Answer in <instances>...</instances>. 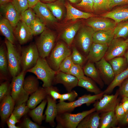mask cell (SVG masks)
I'll return each mask as SVG.
<instances>
[{
  "label": "cell",
  "instance_id": "obj_1",
  "mask_svg": "<svg viewBox=\"0 0 128 128\" xmlns=\"http://www.w3.org/2000/svg\"><path fill=\"white\" fill-rule=\"evenodd\" d=\"M27 72L34 73L38 79L41 80L43 82L42 86L44 88L52 85L56 73L49 66L46 58L40 57L35 65Z\"/></svg>",
  "mask_w": 128,
  "mask_h": 128
},
{
  "label": "cell",
  "instance_id": "obj_2",
  "mask_svg": "<svg viewBox=\"0 0 128 128\" xmlns=\"http://www.w3.org/2000/svg\"><path fill=\"white\" fill-rule=\"evenodd\" d=\"M5 43L7 51L8 69L12 77L18 75L21 72V48L17 47L5 38Z\"/></svg>",
  "mask_w": 128,
  "mask_h": 128
},
{
  "label": "cell",
  "instance_id": "obj_3",
  "mask_svg": "<svg viewBox=\"0 0 128 128\" xmlns=\"http://www.w3.org/2000/svg\"><path fill=\"white\" fill-rule=\"evenodd\" d=\"M64 42L59 41L55 45L49 55L46 58L50 67L56 71H58L60 64L71 54V49Z\"/></svg>",
  "mask_w": 128,
  "mask_h": 128
},
{
  "label": "cell",
  "instance_id": "obj_4",
  "mask_svg": "<svg viewBox=\"0 0 128 128\" xmlns=\"http://www.w3.org/2000/svg\"><path fill=\"white\" fill-rule=\"evenodd\" d=\"M96 111L94 107L89 110L77 114H72L69 112L58 114L56 118L57 124L56 128H76L86 116Z\"/></svg>",
  "mask_w": 128,
  "mask_h": 128
},
{
  "label": "cell",
  "instance_id": "obj_5",
  "mask_svg": "<svg viewBox=\"0 0 128 128\" xmlns=\"http://www.w3.org/2000/svg\"><path fill=\"white\" fill-rule=\"evenodd\" d=\"M79 29L75 39V46H74L86 57L93 42V37L95 32L88 26H83Z\"/></svg>",
  "mask_w": 128,
  "mask_h": 128
},
{
  "label": "cell",
  "instance_id": "obj_6",
  "mask_svg": "<svg viewBox=\"0 0 128 128\" xmlns=\"http://www.w3.org/2000/svg\"><path fill=\"white\" fill-rule=\"evenodd\" d=\"M104 94L103 91L100 94L93 95L90 94L84 95L79 97L77 100L72 102H59L57 104L58 114L69 112L76 107L84 104L88 106L96 100L101 98Z\"/></svg>",
  "mask_w": 128,
  "mask_h": 128
},
{
  "label": "cell",
  "instance_id": "obj_7",
  "mask_svg": "<svg viewBox=\"0 0 128 128\" xmlns=\"http://www.w3.org/2000/svg\"><path fill=\"white\" fill-rule=\"evenodd\" d=\"M56 36L52 31L45 29L37 39L35 43L40 57L46 58L54 48Z\"/></svg>",
  "mask_w": 128,
  "mask_h": 128
},
{
  "label": "cell",
  "instance_id": "obj_8",
  "mask_svg": "<svg viewBox=\"0 0 128 128\" xmlns=\"http://www.w3.org/2000/svg\"><path fill=\"white\" fill-rule=\"evenodd\" d=\"M26 72L22 71L18 75L12 77L10 84L11 95L17 105L25 102L28 99L29 95L25 91L23 87Z\"/></svg>",
  "mask_w": 128,
  "mask_h": 128
},
{
  "label": "cell",
  "instance_id": "obj_9",
  "mask_svg": "<svg viewBox=\"0 0 128 128\" xmlns=\"http://www.w3.org/2000/svg\"><path fill=\"white\" fill-rule=\"evenodd\" d=\"M40 57L35 44L32 43L21 48L22 71L27 72L36 64Z\"/></svg>",
  "mask_w": 128,
  "mask_h": 128
},
{
  "label": "cell",
  "instance_id": "obj_10",
  "mask_svg": "<svg viewBox=\"0 0 128 128\" xmlns=\"http://www.w3.org/2000/svg\"><path fill=\"white\" fill-rule=\"evenodd\" d=\"M128 48V43L119 38H114L108 45L104 57L108 61L114 58L122 57Z\"/></svg>",
  "mask_w": 128,
  "mask_h": 128
},
{
  "label": "cell",
  "instance_id": "obj_11",
  "mask_svg": "<svg viewBox=\"0 0 128 128\" xmlns=\"http://www.w3.org/2000/svg\"><path fill=\"white\" fill-rule=\"evenodd\" d=\"M119 94V91L114 95L104 94L102 98L94 105L96 112L104 113L114 110L115 107L119 103L118 97Z\"/></svg>",
  "mask_w": 128,
  "mask_h": 128
},
{
  "label": "cell",
  "instance_id": "obj_12",
  "mask_svg": "<svg viewBox=\"0 0 128 128\" xmlns=\"http://www.w3.org/2000/svg\"><path fill=\"white\" fill-rule=\"evenodd\" d=\"M106 18L94 17L87 19L86 23L94 32L99 31H106L114 30L117 24L113 20Z\"/></svg>",
  "mask_w": 128,
  "mask_h": 128
},
{
  "label": "cell",
  "instance_id": "obj_13",
  "mask_svg": "<svg viewBox=\"0 0 128 128\" xmlns=\"http://www.w3.org/2000/svg\"><path fill=\"white\" fill-rule=\"evenodd\" d=\"M14 34L20 44H26L32 39L33 35L30 27L20 20L14 27Z\"/></svg>",
  "mask_w": 128,
  "mask_h": 128
},
{
  "label": "cell",
  "instance_id": "obj_14",
  "mask_svg": "<svg viewBox=\"0 0 128 128\" xmlns=\"http://www.w3.org/2000/svg\"><path fill=\"white\" fill-rule=\"evenodd\" d=\"M37 16L45 25L52 24L57 21L46 4L40 1L32 8Z\"/></svg>",
  "mask_w": 128,
  "mask_h": 128
},
{
  "label": "cell",
  "instance_id": "obj_15",
  "mask_svg": "<svg viewBox=\"0 0 128 128\" xmlns=\"http://www.w3.org/2000/svg\"><path fill=\"white\" fill-rule=\"evenodd\" d=\"M78 79L73 75L58 71L56 72L53 83L62 84L68 92L78 86Z\"/></svg>",
  "mask_w": 128,
  "mask_h": 128
},
{
  "label": "cell",
  "instance_id": "obj_16",
  "mask_svg": "<svg viewBox=\"0 0 128 128\" xmlns=\"http://www.w3.org/2000/svg\"><path fill=\"white\" fill-rule=\"evenodd\" d=\"M0 12L3 17L8 20L13 27L20 20V15L11 2L0 5Z\"/></svg>",
  "mask_w": 128,
  "mask_h": 128
},
{
  "label": "cell",
  "instance_id": "obj_17",
  "mask_svg": "<svg viewBox=\"0 0 128 128\" xmlns=\"http://www.w3.org/2000/svg\"><path fill=\"white\" fill-rule=\"evenodd\" d=\"M95 63L96 67L104 81L106 83L110 82V83L114 79L115 75L110 64L104 57Z\"/></svg>",
  "mask_w": 128,
  "mask_h": 128
},
{
  "label": "cell",
  "instance_id": "obj_18",
  "mask_svg": "<svg viewBox=\"0 0 128 128\" xmlns=\"http://www.w3.org/2000/svg\"><path fill=\"white\" fill-rule=\"evenodd\" d=\"M108 45L93 42L86 58L88 61L96 63L105 56Z\"/></svg>",
  "mask_w": 128,
  "mask_h": 128
},
{
  "label": "cell",
  "instance_id": "obj_19",
  "mask_svg": "<svg viewBox=\"0 0 128 128\" xmlns=\"http://www.w3.org/2000/svg\"><path fill=\"white\" fill-rule=\"evenodd\" d=\"M46 99L47 105L45 112L46 121L54 127L55 126L54 120L58 114L56 100L48 95Z\"/></svg>",
  "mask_w": 128,
  "mask_h": 128
},
{
  "label": "cell",
  "instance_id": "obj_20",
  "mask_svg": "<svg viewBox=\"0 0 128 128\" xmlns=\"http://www.w3.org/2000/svg\"><path fill=\"white\" fill-rule=\"evenodd\" d=\"M0 104V116L2 121L5 122L13 112L15 102L10 95L5 97Z\"/></svg>",
  "mask_w": 128,
  "mask_h": 128
},
{
  "label": "cell",
  "instance_id": "obj_21",
  "mask_svg": "<svg viewBox=\"0 0 128 128\" xmlns=\"http://www.w3.org/2000/svg\"><path fill=\"white\" fill-rule=\"evenodd\" d=\"M66 10V19L67 20H75L79 18L87 19L94 17L91 13L81 11L72 6L68 2L65 3Z\"/></svg>",
  "mask_w": 128,
  "mask_h": 128
},
{
  "label": "cell",
  "instance_id": "obj_22",
  "mask_svg": "<svg viewBox=\"0 0 128 128\" xmlns=\"http://www.w3.org/2000/svg\"><path fill=\"white\" fill-rule=\"evenodd\" d=\"M94 63L88 61L83 69L85 75L90 77L102 88L104 84L100 73Z\"/></svg>",
  "mask_w": 128,
  "mask_h": 128
},
{
  "label": "cell",
  "instance_id": "obj_23",
  "mask_svg": "<svg viewBox=\"0 0 128 128\" xmlns=\"http://www.w3.org/2000/svg\"><path fill=\"white\" fill-rule=\"evenodd\" d=\"M102 17L110 18L117 24L128 19V9L118 8L105 14Z\"/></svg>",
  "mask_w": 128,
  "mask_h": 128
},
{
  "label": "cell",
  "instance_id": "obj_24",
  "mask_svg": "<svg viewBox=\"0 0 128 128\" xmlns=\"http://www.w3.org/2000/svg\"><path fill=\"white\" fill-rule=\"evenodd\" d=\"M95 111L86 116L79 123L77 128H99L100 117L99 113Z\"/></svg>",
  "mask_w": 128,
  "mask_h": 128
},
{
  "label": "cell",
  "instance_id": "obj_25",
  "mask_svg": "<svg viewBox=\"0 0 128 128\" xmlns=\"http://www.w3.org/2000/svg\"><path fill=\"white\" fill-rule=\"evenodd\" d=\"M80 27L78 22L69 27L62 32L60 38L69 47H71L77 32Z\"/></svg>",
  "mask_w": 128,
  "mask_h": 128
},
{
  "label": "cell",
  "instance_id": "obj_26",
  "mask_svg": "<svg viewBox=\"0 0 128 128\" xmlns=\"http://www.w3.org/2000/svg\"><path fill=\"white\" fill-rule=\"evenodd\" d=\"M113 30L95 32L93 37V42L108 45L114 38Z\"/></svg>",
  "mask_w": 128,
  "mask_h": 128
},
{
  "label": "cell",
  "instance_id": "obj_27",
  "mask_svg": "<svg viewBox=\"0 0 128 128\" xmlns=\"http://www.w3.org/2000/svg\"><path fill=\"white\" fill-rule=\"evenodd\" d=\"M13 27L8 20L3 17H0V30L1 34L8 40L15 44L16 40L14 34Z\"/></svg>",
  "mask_w": 128,
  "mask_h": 128
},
{
  "label": "cell",
  "instance_id": "obj_28",
  "mask_svg": "<svg viewBox=\"0 0 128 128\" xmlns=\"http://www.w3.org/2000/svg\"><path fill=\"white\" fill-rule=\"evenodd\" d=\"M47 95L45 88L39 87L31 94L27 105L29 108L33 109L42 101L46 98Z\"/></svg>",
  "mask_w": 128,
  "mask_h": 128
},
{
  "label": "cell",
  "instance_id": "obj_29",
  "mask_svg": "<svg viewBox=\"0 0 128 128\" xmlns=\"http://www.w3.org/2000/svg\"><path fill=\"white\" fill-rule=\"evenodd\" d=\"M117 122L114 110L105 112L100 117L99 128H114Z\"/></svg>",
  "mask_w": 128,
  "mask_h": 128
},
{
  "label": "cell",
  "instance_id": "obj_30",
  "mask_svg": "<svg viewBox=\"0 0 128 128\" xmlns=\"http://www.w3.org/2000/svg\"><path fill=\"white\" fill-rule=\"evenodd\" d=\"M8 73H9V72L8 69L7 49L5 44V45L4 44H2L0 47V77L3 78H6Z\"/></svg>",
  "mask_w": 128,
  "mask_h": 128
},
{
  "label": "cell",
  "instance_id": "obj_31",
  "mask_svg": "<svg viewBox=\"0 0 128 128\" xmlns=\"http://www.w3.org/2000/svg\"><path fill=\"white\" fill-rule=\"evenodd\" d=\"M65 3L64 0H57L46 4L53 16L57 19L60 20L63 15Z\"/></svg>",
  "mask_w": 128,
  "mask_h": 128
},
{
  "label": "cell",
  "instance_id": "obj_32",
  "mask_svg": "<svg viewBox=\"0 0 128 128\" xmlns=\"http://www.w3.org/2000/svg\"><path fill=\"white\" fill-rule=\"evenodd\" d=\"M114 72L115 76L127 68L128 64L126 58L122 57H117L108 61Z\"/></svg>",
  "mask_w": 128,
  "mask_h": 128
},
{
  "label": "cell",
  "instance_id": "obj_33",
  "mask_svg": "<svg viewBox=\"0 0 128 128\" xmlns=\"http://www.w3.org/2000/svg\"><path fill=\"white\" fill-rule=\"evenodd\" d=\"M128 77V68L115 76L106 89L104 91V94L111 92L116 87L120 86L122 83Z\"/></svg>",
  "mask_w": 128,
  "mask_h": 128
},
{
  "label": "cell",
  "instance_id": "obj_34",
  "mask_svg": "<svg viewBox=\"0 0 128 128\" xmlns=\"http://www.w3.org/2000/svg\"><path fill=\"white\" fill-rule=\"evenodd\" d=\"M38 79L32 76H29L24 79L23 87L26 92L29 95L32 94L39 88Z\"/></svg>",
  "mask_w": 128,
  "mask_h": 128
},
{
  "label": "cell",
  "instance_id": "obj_35",
  "mask_svg": "<svg viewBox=\"0 0 128 128\" xmlns=\"http://www.w3.org/2000/svg\"><path fill=\"white\" fill-rule=\"evenodd\" d=\"M47 102L46 99H44L39 105L29 112V115L32 119L39 124H41L44 119L43 113Z\"/></svg>",
  "mask_w": 128,
  "mask_h": 128
},
{
  "label": "cell",
  "instance_id": "obj_36",
  "mask_svg": "<svg viewBox=\"0 0 128 128\" xmlns=\"http://www.w3.org/2000/svg\"><path fill=\"white\" fill-rule=\"evenodd\" d=\"M78 86L82 87L87 91L94 93L100 94L102 91L96 85L91 78L88 80L80 79L78 80Z\"/></svg>",
  "mask_w": 128,
  "mask_h": 128
},
{
  "label": "cell",
  "instance_id": "obj_37",
  "mask_svg": "<svg viewBox=\"0 0 128 128\" xmlns=\"http://www.w3.org/2000/svg\"><path fill=\"white\" fill-rule=\"evenodd\" d=\"M117 24L113 30L114 35V38H126L128 36V20Z\"/></svg>",
  "mask_w": 128,
  "mask_h": 128
},
{
  "label": "cell",
  "instance_id": "obj_38",
  "mask_svg": "<svg viewBox=\"0 0 128 128\" xmlns=\"http://www.w3.org/2000/svg\"><path fill=\"white\" fill-rule=\"evenodd\" d=\"M72 52L71 54L72 60L74 64H78L82 67L87 60L86 58L82 55L75 46H71Z\"/></svg>",
  "mask_w": 128,
  "mask_h": 128
},
{
  "label": "cell",
  "instance_id": "obj_39",
  "mask_svg": "<svg viewBox=\"0 0 128 128\" xmlns=\"http://www.w3.org/2000/svg\"><path fill=\"white\" fill-rule=\"evenodd\" d=\"M33 36L41 34L46 29L45 25L37 16L30 26Z\"/></svg>",
  "mask_w": 128,
  "mask_h": 128
},
{
  "label": "cell",
  "instance_id": "obj_40",
  "mask_svg": "<svg viewBox=\"0 0 128 128\" xmlns=\"http://www.w3.org/2000/svg\"><path fill=\"white\" fill-rule=\"evenodd\" d=\"M68 73L75 76L78 80L80 79L88 80L90 78L85 75L82 67L78 64H74Z\"/></svg>",
  "mask_w": 128,
  "mask_h": 128
},
{
  "label": "cell",
  "instance_id": "obj_41",
  "mask_svg": "<svg viewBox=\"0 0 128 128\" xmlns=\"http://www.w3.org/2000/svg\"><path fill=\"white\" fill-rule=\"evenodd\" d=\"M93 11H98L110 9V0H93Z\"/></svg>",
  "mask_w": 128,
  "mask_h": 128
},
{
  "label": "cell",
  "instance_id": "obj_42",
  "mask_svg": "<svg viewBox=\"0 0 128 128\" xmlns=\"http://www.w3.org/2000/svg\"><path fill=\"white\" fill-rule=\"evenodd\" d=\"M11 2L20 15L29 8L27 0H12Z\"/></svg>",
  "mask_w": 128,
  "mask_h": 128
},
{
  "label": "cell",
  "instance_id": "obj_43",
  "mask_svg": "<svg viewBox=\"0 0 128 128\" xmlns=\"http://www.w3.org/2000/svg\"><path fill=\"white\" fill-rule=\"evenodd\" d=\"M29 108L25 103L17 105L14 109L12 113L18 120L28 111Z\"/></svg>",
  "mask_w": 128,
  "mask_h": 128
},
{
  "label": "cell",
  "instance_id": "obj_44",
  "mask_svg": "<svg viewBox=\"0 0 128 128\" xmlns=\"http://www.w3.org/2000/svg\"><path fill=\"white\" fill-rule=\"evenodd\" d=\"M74 64L72 60L71 55L65 58L61 63L58 71L69 73Z\"/></svg>",
  "mask_w": 128,
  "mask_h": 128
},
{
  "label": "cell",
  "instance_id": "obj_45",
  "mask_svg": "<svg viewBox=\"0 0 128 128\" xmlns=\"http://www.w3.org/2000/svg\"><path fill=\"white\" fill-rule=\"evenodd\" d=\"M93 0H82L79 3L76 4V6L81 9L90 12L93 11Z\"/></svg>",
  "mask_w": 128,
  "mask_h": 128
},
{
  "label": "cell",
  "instance_id": "obj_46",
  "mask_svg": "<svg viewBox=\"0 0 128 128\" xmlns=\"http://www.w3.org/2000/svg\"><path fill=\"white\" fill-rule=\"evenodd\" d=\"M10 85L8 81L3 82L0 86V100L1 101L6 96L9 95Z\"/></svg>",
  "mask_w": 128,
  "mask_h": 128
},
{
  "label": "cell",
  "instance_id": "obj_47",
  "mask_svg": "<svg viewBox=\"0 0 128 128\" xmlns=\"http://www.w3.org/2000/svg\"><path fill=\"white\" fill-rule=\"evenodd\" d=\"M78 96L77 93L75 91L73 90L67 93L61 94L59 101L62 102L67 100L72 102L75 100Z\"/></svg>",
  "mask_w": 128,
  "mask_h": 128
},
{
  "label": "cell",
  "instance_id": "obj_48",
  "mask_svg": "<svg viewBox=\"0 0 128 128\" xmlns=\"http://www.w3.org/2000/svg\"><path fill=\"white\" fill-rule=\"evenodd\" d=\"M44 88L48 95L50 96L55 100L59 99L61 94L56 87L52 85L50 87Z\"/></svg>",
  "mask_w": 128,
  "mask_h": 128
},
{
  "label": "cell",
  "instance_id": "obj_49",
  "mask_svg": "<svg viewBox=\"0 0 128 128\" xmlns=\"http://www.w3.org/2000/svg\"><path fill=\"white\" fill-rule=\"evenodd\" d=\"M119 87V94L122 97H128V78L123 81Z\"/></svg>",
  "mask_w": 128,
  "mask_h": 128
},
{
  "label": "cell",
  "instance_id": "obj_50",
  "mask_svg": "<svg viewBox=\"0 0 128 128\" xmlns=\"http://www.w3.org/2000/svg\"><path fill=\"white\" fill-rule=\"evenodd\" d=\"M114 111L118 122L125 114L124 110L121 103H118Z\"/></svg>",
  "mask_w": 128,
  "mask_h": 128
},
{
  "label": "cell",
  "instance_id": "obj_51",
  "mask_svg": "<svg viewBox=\"0 0 128 128\" xmlns=\"http://www.w3.org/2000/svg\"><path fill=\"white\" fill-rule=\"evenodd\" d=\"M110 9L117 6L128 4V0H110Z\"/></svg>",
  "mask_w": 128,
  "mask_h": 128
},
{
  "label": "cell",
  "instance_id": "obj_52",
  "mask_svg": "<svg viewBox=\"0 0 128 128\" xmlns=\"http://www.w3.org/2000/svg\"><path fill=\"white\" fill-rule=\"evenodd\" d=\"M23 127L27 128H38L40 126L36 123L32 121L29 119L26 118L23 124Z\"/></svg>",
  "mask_w": 128,
  "mask_h": 128
},
{
  "label": "cell",
  "instance_id": "obj_53",
  "mask_svg": "<svg viewBox=\"0 0 128 128\" xmlns=\"http://www.w3.org/2000/svg\"><path fill=\"white\" fill-rule=\"evenodd\" d=\"M22 13L29 18L32 21V22L35 20L37 16L33 9L30 8H29Z\"/></svg>",
  "mask_w": 128,
  "mask_h": 128
},
{
  "label": "cell",
  "instance_id": "obj_54",
  "mask_svg": "<svg viewBox=\"0 0 128 128\" xmlns=\"http://www.w3.org/2000/svg\"><path fill=\"white\" fill-rule=\"evenodd\" d=\"M20 20H22L28 26L30 27L32 22L31 19L23 13L20 15Z\"/></svg>",
  "mask_w": 128,
  "mask_h": 128
},
{
  "label": "cell",
  "instance_id": "obj_55",
  "mask_svg": "<svg viewBox=\"0 0 128 128\" xmlns=\"http://www.w3.org/2000/svg\"><path fill=\"white\" fill-rule=\"evenodd\" d=\"M119 122L122 125L128 124V111L120 119Z\"/></svg>",
  "mask_w": 128,
  "mask_h": 128
},
{
  "label": "cell",
  "instance_id": "obj_56",
  "mask_svg": "<svg viewBox=\"0 0 128 128\" xmlns=\"http://www.w3.org/2000/svg\"><path fill=\"white\" fill-rule=\"evenodd\" d=\"M121 103L126 113L128 111V97H123Z\"/></svg>",
  "mask_w": 128,
  "mask_h": 128
},
{
  "label": "cell",
  "instance_id": "obj_57",
  "mask_svg": "<svg viewBox=\"0 0 128 128\" xmlns=\"http://www.w3.org/2000/svg\"><path fill=\"white\" fill-rule=\"evenodd\" d=\"M7 121L10 123L14 125H15L18 122V120L12 113L11 114Z\"/></svg>",
  "mask_w": 128,
  "mask_h": 128
},
{
  "label": "cell",
  "instance_id": "obj_58",
  "mask_svg": "<svg viewBox=\"0 0 128 128\" xmlns=\"http://www.w3.org/2000/svg\"><path fill=\"white\" fill-rule=\"evenodd\" d=\"M29 7L32 8H33L39 1V0H27Z\"/></svg>",
  "mask_w": 128,
  "mask_h": 128
},
{
  "label": "cell",
  "instance_id": "obj_59",
  "mask_svg": "<svg viewBox=\"0 0 128 128\" xmlns=\"http://www.w3.org/2000/svg\"><path fill=\"white\" fill-rule=\"evenodd\" d=\"M7 124L8 127L9 128H20V127L16 126L15 125L11 124L9 123L8 121L7 122Z\"/></svg>",
  "mask_w": 128,
  "mask_h": 128
},
{
  "label": "cell",
  "instance_id": "obj_60",
  "mask_svg": "<svg viewBox=\"0 0 128 128\" xmlns=\"http://www.w3.org/2000/svg\"><path fill=\"white\" fill-rule=\"evenodd\" d=\"M57 0H39V1L45 3H49L54 2Z\"/></svg>",
  "mask_w": 128,
  "mask_h": 128
},
{
  "label": "cell",
  "instance_id": "obj_61",
  "mask_svg": "<svg viewBox=\"0 0 128 128\" xmlns=\"http://www.w3.org/2000/svg\"><path fill=\"white\" fill-rule=\"evenodd\" d=\"M12 0H0V5H4L11 2Z\"/></svg>",
  "mask_w": 128,
  "mask_h": 128
},
{
  "label": "cell",
  "instance_id": "obj_62",
  "mask_svg": "<svg viewBox=\"0 0 128 128\" xmlns=\"http://www.w3.org/2000/svg\"><path fill=\"white\" fill-rule=\"evenodd\" d=\"M70 2L76 4L80 3L82 0H68Z\"/></svg>",
  "mask_w": 128,
  "mask_h": 128
},
{
  "label": "cell",
  "instance_id": "obj_63",
  "mask_svg": "<svg viewBox=\"0 0 128 128\" xmlns=\"http://www.w3.org/2000/svg\"><path fill=\"white\" fill-rule=\"evenodd\" d=\"M127 52H125L124 55L125 58H126L127 62L128 64V48Z\"/></svg>",
  "mask_w": 128,
  "mask_h": 128
},
{
  "label": "cell",
  "instance_id": "obj_64",
  "mask_svg": "<svg viewBox=\"0 0 128 128\" xmlns=\"http://www.w3.org/2000/svg\"><path fill=\"white\" fill-rule=\"evenodd\" d=\"M125 41L126 42L128 43V37Z\"/></svg>",
  "mask_w": 128,
  "mask_h": 128
}]
</instances>
